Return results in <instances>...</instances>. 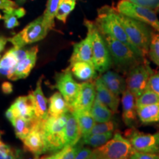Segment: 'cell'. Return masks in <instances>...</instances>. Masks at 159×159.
<instances>
[{"label": "cell", "mask_w": 159, "mask_h": 159, "mask_svg": "<svg viewBox=\"0 0 159 159\" xmlns=\"http://www.w3.org/2000/svg\"><path fill=\"white\" fill-rule=\"evenodd\" d=\"M69 112L58 117L48 116L43 121V131L47 152L56 153L66 147L65 128Z\"/></svg>", "instance_id": "cell-4"}, {"label": "cell", "mask_w": 159, "mask_h": 159, "mask_svg": "<svg viewBox=\"0 0 159 159\" xmlns=\"http://www.w3.org/2000/svg\"><path fill=\"white\" fill-rule=\"evenodd\" d=\"M153 73L148 61L136 66L128 72L126 80L127 89L138 97L148 89L149 80Z\"/></svg>", "instance_id": "cell-9"}, {"label": "cell", "mask_w": 159, "mask_h": 159, "mask_svg": "<svg viewBox=\"0 0 159 159\" xmlns=\"http://www.w3.org/2000/svg\"><path fill=\"white\" fill-rule=\"evenodd\" d=\"M0 159H22V153L20 151L16 154L8 155L0 152Z\"/></svg>", "instance_id": "cell-43"}, {"label": "cell", "mask_w": 159, "mask_h": 159, "mask_svg": "<svg viewBox=\"0 0 159 159\" xmlns=\"http://www.w3.org/2000/svg\"><path fill=\"white\" fill-rule=\"evenodd\" d=\"M33 121L27 120L25 118L19 116L16 117L11 122L13 128H14L16 136L18 139L22 141L26 138V136L30 132L32 126H33Z\"/></svg>", "instance_id": "cell-30"}, {"label": "cell", "mask_w": 159, "mask_h": 159, "mask_svg": "<svg viewBox=\"0 0 159 159\" xmlns=\"http://www.w3.org/2000/svg\"><path fill=\"white\" fill-rule=\"evenodd\" d=\"M93 152V150L89 148H84L82 147L80 150L78 151L77 156H75V159H89L91 154Z\"/></svg>", "instance_id": "cell-40"}, {"label": "cell", "mask_w": 159, "mask_h": 159, "mask_svg": "<svg viewBox=\"0 0 159 159\" xmlns=\"http://www.w3.org/2000/svg\"><path fill=\"white\" fill-rule=\"evenodd\" d=\"M84 25L87 31L90 32L92 41L93 63L98 72L102 73L109 70L112 66V61L108 46L101 32L99 30L95 22L84 20Z\"/></svg>", "instance_id": "cell-5"}, {"label": "cell", "mask_w": 159, "mask_h": 159, "mask_svg": "<svg viewBox=\"0 0 159 159\" xmlns=\"http://www.w3.org/2000/svg\"><path fill=\"white\" fill-rule=\"evenodd\" d=\"M89 159H99L98 156H97V152H95L94 149V150H93V152H92V154H91V156L90 158H89Z\"/></svg>", "instance_id": "cell-47"}, {"label": "cell", "mask_w": 159, "mask_h": 159, "mask_svg": "<svg viewBox=\"0 0 159 159\" xmlns=\"http://www.w3.org/2000/svg\"><path fill=\"white\" fill-rule=\"evenodd\" d=\"M81 138L82 136L77 117L74 113L69 112L65 128L66 146L76 144L80 141Z\"/></svg>", "instance_id": "cell-22"}, {"label": "cell", "mask_w": 159, "mask_h": 159, "mask_svg": "<svg viewBox=\"0 0 159 159\" xmlns=\"http://www.w3.org/2000/svg\"><path fill=\"white\" fill-rule=\"evenodd\" d=\"M2 19V16L1 13H0V20H1Z\"/></svg>", "instance_id": "cell-50"}, {"label": "cell", "mask_w": 159, "mask_h": 159, "mask_svg": "<svg viewBox=\"0 0 159 159\" xmlns=\"http://www.w3.org/2000/svg\"><path fill=\"white\" fill-rule=\"evenodd\" d=\"M159 97V71L153 72L149 80L148 89Z\"/></svg>", "instance_id": "cell-37"}, {"label": "cell", "mask_w": 159, "mask_h": 159, "mask_svg": "<svg viewBox=\"0 0 159 159\" xmlns=\"http://www.w3.org/2000/svg\"><path fill=\"white\" fill-rule=\"evenodd\" d=\"M96 99L95 83L91 81H85L80 83L78 95L70 112L75 111H91Z\"/></svg>", "instance_id": "cell-13"}, {"label": "cell", "mask_w": 159, "mask_h": 159, "mask_svg": "<svg viewBox=\"0 0 159 159\" xmlns=\"http://www.w3.org/2000/svg\"><path fill=\"white\" fill-rule=\"evenodd\" d=\"M116 10L119 13L146 23L159 33V19L154 9L139 6L127 0H120Z\"/></svg>", "instance_id": "cell-8"}, {"label": "cell", "mask_w": 159, "mask_h": 159, "mask_svg": "<svg viewBox=\"0 0 159 159\" xmlns=\"http://www.w3.org/2000/svg\"><path fill=\"white\" fill-rule=\"evenodd\" d=\"M139 6L155 9L158 5L159 0H127Z\"/></svg>", "instance_id": "cell-39"}, {"label": "cell", "mask_w": 159, "mask_h": 159, "mask_svg": "<svg viewBox=\"0 0 159 159\" xmlns=\"http://www.w3.org/2000/svg\"><path fill=\"white\" fill-rule=\"evenodd\" d=\"M4 20L5 27L8 30H13L19 26V19L24 17L26 14V11L24 7H12L4 10Z\"/></svg>", "instance_id": "cell-26"}, {"label": "cell", "mask_w": 159, "mask_h": 159, "mask_svg": "<svg viewBox=\"0 0 159 159\" xmlns=\"http://www.w3.org/2000/svg\"><path fill=\"white\" fill-rule=\"evenodd\" d=\"M18 62L16 55L11 48L0 59V77L12 80Z\"/></svg>", "instance_id": "cell-23"}, {"label": "cell", "mask_w": 159, "mask_h": 159, "mask_svg": "<svg viewBox=\"0 0 159 159\" xmlns=\"http://www.w3.org/2000/svg\"><path fill=\"white\" fill-rule=\"evenodd\" d=\"M1 91L3 94H11L13 91V86L10 82L5 81L2 83L1 85Z\"/></svg>", "instance_id": "cell-42"}, {"label": "cell", "mask_w": 159, "mask_h": 159, "mask_svg": "<svg viewBox=\"0 0 159 159\" xmlns=\"http://www.w3.org/2000/svg\"><path fill=\"white\" fill-rule=\"evenodd\" d=\"M122 120L126 126L134 128L137 119V107L136 104V97L128 89L122 94Z\"/></svg>", "instance_id": "cell-15"}, {"label": "cell", "mask_w": 159, "mask_h": 159, "mask_svg": "<svg viewBox=\"0 0 159 159\" xmlns=\"http://www.w3.org/2000/svg\"><path fill=\"white\" fill-rule=\"evenodd\" d=\"M61 2V0H47V7L43 17L45 25L49 31L52 30L55 26V18Z\"/></svg>", "instance_id": "cell-29"}, {"label": "cell", "mask_w": 159, "mask_h": 159, "mask_svg": "<svg viewBox=\"0 0 159 159\" xmlns=\"http://www.w3.org/2000/svg\"><path fill=\"white\" fill-rule=\"evenodd\" d=\"M99 159H129L134 152L130 141L119 133H116L108 142L94 148Z\"/></svg>", "instance_id": "cell-7"}, {"label": "cell", "mask_w": 159, "mask_h": 159, "mask_svg": "<svg viewBox=\"0 0 159 159\" xmlns=\"http://www.w3.org/2000/svg\"><path fill=\"white\" fill-rule=\"evenodd\" d=\"M35 159H57L56 158V155L55 153L52 154V156H47V157H43V158H35Z\"/></svg>", "instance_id": "cell-46"}, {"label": "cell", "mask_w": 159, "mask_h": 159, "mask_svg": "<svg viewBox=\"0 0 159 159\" xmlns=\"http://www.w3.org/2000/svg\"><path fill=\"white\" fill-rule=\"evenodd\" d=\"M108 46L112 65L119 71L128 73L136 66L146 61V57L139 55L128 45L108 35H102Z\"/></svg>", "instance_id": "cell-2"}, {"label": "cell", "mask_w": 159, "mask_h": 159, "mask_svg": "<svg viewBox=\"0 0 159 159\" xmlns=\"http://www.w3.org/2000/svg\"><path fill=\"white\" fill-rule=\"evenodd\" d=\"M26 1H27V0H16V3L18 5H23L24 3H25Z\"/></svg>", "instance_id": "cell-48"}, {"label": "cell", "mask_w": 159, "mask_h": 159, "mask_svg": "<svg viewBox=\"0 0 159 159\" xmlns=\"http://www.w3.org/2000/svg\"><path fill=\"white\" fill-rule=\"evenodd\" d=\"M91 114L97 122H105L112 120L114 113L107 105L96 98L91 108Z\"/></svg>", "instance_id": "cell-28"}, {"label": "cell", "mask_w": 159, "mask_h": 159, "mask_svg": "<svg viewBox=\"0 0 159 159\" xmlns=\"http://www.w3.org/2000/svg\"><path fill=\"white\" fill-rule=\"evenodd\" d=\"M77 0H61L55 18L63 24L66 23L67 18L76 6Z\"/></svg>", "instance_id": "cell-32"}, {"label": "cell", "mask_w": 159, "mask_h": 159, "mask_svg": "<svg viewBox=\"0 0 159 159\" xmlns=\"http://www.w3.org/2000/svg\"><path fill=\"white\" fill-rule=\"evenodd\" d=\"M129 159H159V154L148 153L134 150Z\"/></svg>", "instance_id": "cell-38"}, {"label": "cell", "mask_w": 159, "mask_h": 159, "mask_svg": "<svg viewBox=\"0 0 159 159\" xmlns=\"http://www.w3.org/2000/svg\"><path fill=\"white\" fill-rule=\"evenodd\" d=\"M113 136H114V132L92 134L84 138H81L80 141L83 145H89L94 148H97L108 142Z\"/></svg>", "instance_id": "cell-31"}, {"label": "cell", "mask_w": 159, "mask_h": 159, "mask_svg": "<svg viewBox=\"0 0 159 159\" xmlns=\"http://www.w3.org/2000/svg\"><path fill=\"white\" fill-rule=\"evenodd\" d=\"M94 83L96 87V98L103 104L107 105L113 112L116 113L118 110L120 100L119 96H117L109 90L101 80L100 77H98Z\"/></svg>", "instance_id": "cell-18"}, {"label": "cell", "mask_w": 159, "mask_h": 159, "mask_svg": "<svg viewBox=\"0 0 159 159\" xmlns=\"http://www.w3.org/2000/svg\"><path fill=\"white\" fill-rule=\"evenodd\" d=\"M71 74L77 80L82 81H90L97 76V70L94 63L79 61L70 65L68 68Z\"/></svg>", "instance_id": "cell-21"}, {"label": "cell", "mask_w": 159, "mask_h": 159, "mask_svg": "<svg viewBox=\"0 0 159 159\" xmlns=\"http://www.w3.org/2000/svg\"><path fill=\"white\" fill-rule=\"evenodd\" d=\"M95 24L102 35H108L125 43L137 54L144 57L130 41L124 27L117 17L116 8L108 5L100 7L97 12Z\"/></svg>", "instance_id": "cell-1"}, {"label": "cell", "mask_w": 159, "mask_h": 159, "mask_svg": "<svg viewBox=\"0 0 159 159\" xmlns=\"http://www.w3.org/2000/svg\"><path fill=\"white\" fill-rule=\"evenodd\" d=\"M7 41H8V39L4 36H0V55L5 49Z\"/></svg>", "instance_id": "cell-45"}, {"label": "cell", "mask_w": 159, "mask_h": 159, "mask_svg": "<svg viewBox=\"0 0 159 159\" xmlns=\"http://www.w3.org/2000/svg\"><path fill=\"white\" fill-rule=\"evenodd\" d=\"M137 116L143 124L159 122V103L138 107Z\"/></svg>", "instance_id": "cell-25"}, {"label": "cell", "mask_w": 159, "mask_h": 159, "mask_svg": "<svg viewBox=\"0 0 159 159\" xmlns=\"http://www.w3.org/2000/svg\"><path fill=\"white\" fill-rule=\"evenodd\" d=\"M83 146V143L80 141L76 144L71 146H66L62 150L56 152L57 159H75L78 151Z\"/></svg>", "instance_id": "cell-35"}, {"label": "cell", "mask_w": 159, "mask_h": 159, "mask_svg": "<svg viewBox=\"0 0 159 159\" xmlns=\"http://www.w3.org/2000/svg\"><path fill=\"white\" fill-rule=\"evenodd\" d=\"M148 55L152 63L159 66V33L155 30L152 33Z\"/></svg>", "instance_id": "cell-34"}, {"label": "cell", "mask_w": 159, "mask_h": 159, "mask_svg": "<svg viewBox=\"0 0 159 159\" xmlns=\"http://www.w3.org/2000/svg\"><path fill=\"white\" fill-rule=\"evenodd\" d=\"M72 113H74L77 119L82 138L89 136L97 123L91 111H75Z\"/></svg>", "instance_id": "cell-27"}, {"label": "cell", "mask_w": 159, "mask_h": 159, "mask_svg": "<svg viewBox=\"0 0 159 159\" xmlns=\"http://www.w3.org/2000/svg\"><path fill=\"white\" fill-rule=\"evenodd\" d=\"M49 32V30L45 25L42 15L27 25L22 30L16 34L14 36L9 38L8 41L13 44V47L22 48L26 45L43 40Z\"/></svg>", "instance_id": "cell-6"}, {"label": "cell", "mask_w": 159, "mask_h": 159, "mask_svg": "<svg viewBox=\"0 0 159 159\" xmlns=\"http://www.w3.org/2000/svg\"><path fill=\"white\" fill-rule=\"evenodd\" d=\"M84 61L93 63L92 41L90 32L87 31L86 37L73 46V52L69 60L70 65L75 62Z\"/></svg>", "instance_id": "cell-14"}, {"label": "cell", "mask_w": 159, "mask_h": 159, "mask_svg": "<svg viewBox=\"0 0 159 159\" xmlns=\"http://www.w3.org/2000/svg\"><path fill=\"white\" fill-rule=\"evenodd\" d=\"M116 123H115L114 121L113 120L108 121V122H97L94 126V128H92V130H91L89 135L114 132L115 130V128H116Z\"/></svg>", "instance_id": "cell-36"}, {"label": "cell", "mask_w": 159, "mask_h": 159, "mask_svg": "<svg viewBox=\"0 0 159 159\" xmlns=\"http://www.w3.org/2000/svg\"><path fill=\"white\" fill-rule=\"evenodd\" d=\"M99 77L105 86L117 96L122 94L127 89L126 80L118 72L108 70L102 73V76Z\"/></svg>", "instance_id": "cell-19"}, {"label": "cell", "mask_w": 159, "mask_h": 159, "mask_svg": "<svg viewBox=\"0 0 159 159\" xmlns=\"http://www.w3.org/2000/svg\"><path fill=\"white\" fill-rule=\"evenodd\" d=\"M38 52L39 48L37 46L28 49L27 55L18 62L11 80L15 81L20 79H25L28 76L36 63Z\"/></svg>", "instance_id": "cell-16"}, {"label": "cell", "mask_w": 159, "mask_h": 159, "mask_svg": "<svg viewBox=\"0 0 159 159\" xmlns=\"http://www.w3.org/2000/svg\"><path fill=\"white\" fill-rule=\"evenodd\" d=\"M17 3L12 0H0V9L7 10L12 7H17Z\"/></svg>", "instance_id": "cell-41"}, {"label": "cell", "mask_w": 159, "mask_h": 159, "mask_svg": "<svg viewBox=\"0 0 159 159\" xmlns=\"http://www.w3.org/2000/svg\"><path fill=\"white\" fill-rule=\"evenodd\" d=\"M41 83H42V78H39L35 89L30 94H31L32 99H33L35 118L43 120L49 116L48 107H47L48 101L43 93Z\"/></svg>", "instance_id": "cell-17"}, {"label": "cell", "mask_w": 159, "mask_h": 159, "mask_svg": "<svg viewBox=\"0 0 159 159\" xmlns=\"http://www.w3.org/2000/svg\"><path fill=\"white\" fill-rule=\"evenodd\" d=\"M80 85L73 79L69 69L58 73L55 78V88L62 94L69 107V111L73 106L78 95Z\"/></svg>", "instance_id": "cell-12"}, {"label": "cell", "mask_w": 159, "mask_h": 159, "mask_svg": "<svg viewBox=\"0 0 159 159\" xmlns=\"http://www.w3.org/2000/svg\"><path fill=\"white\" fill-rule=\"evenodd\" d=\"M5 116L6 117V119H7L8 121H10L11 122H13V121L17 117L14 110H13V108H12L11 106L5 111Z\"/></svg>", "instance_id": "cell-44"}, {"label": "cell", "mask_w": 159, "mask_h": 159, "mask_svg": "<svg viewBox=\"0 0 159 159\" xmlns=\"http://www.w3.org/2000/svg\"><path fill=\"white\" fill-rule=\"evenodd\" d=\"M125 137L130 141L134 150L159 154V132L144 134L131 128L126 133Z\"/></svg>", "instance_id": "cell-10"}, {"label": "cell", "mask_w": 159, "mask_h": 159, "mask_svg": "<svg viewBox=\"0 0 159 159\" xmlns=\"http://www.w3.org/2000/svg\"><path fill=\"white\" fill-rule=\"evenodd\" d=\"M117 17L130 41L146 57L148 55L153 30L146 23L117 11Z\"/></svg>", "instance_id": "cell-3"}, {"label": "cell", "mask_w": 159, "mask_h": 159, "mask_svg": "<svg viewBox=\"0 0 159 159\" xmlns=\"http://www.w3.org/2000/svg\"><path fill=\"white\" fill-rule=\"evenodd\" d=\"M154 10L156 11V13H159V3H158V5L156 6V7Z\"/></svg>", "instance_id": "cell-49"}, {"label": "cell", "mask_w": 159, "mask_h": 159, "mask_svg": "<svg viewBox=\"0 0 159 159\" xmlns=\"http://www.w3.org/2000/svg\"><path fill=\"white\" fill-rule=\"evenodd\" d=\"M159 103V97L153 91L146 89L140 96L136 97V107L146 106L152 104Z\"/></svg>", "instance_id": "cell-33"}, {"label": "cell", "mask_w": 159, "mask_h": 159, "mask_svg": "<svg viewBox=\"0 0 159 159\" xmlns=\"http://www.w3.org/2000/svg\"><path fill=\"white\" fill-rule=\"evenodd\" d=\"M48 103V114L50 116L58 117L70 111L66 101L60 92H55L52 95Z\"/></svg>", "instance_id": "cell-24"}, {"label": "cell", "mask_w": 159, "mask_h": 159, "mask_svg": "<svg viewBox=\"0 0 159 159\" xmlns=\"http://www.w3.org/2000/svg\"><path fill=\"white\" fill-rule=\"evenodd\" d=\"M43 121L44 119L42 120L36 118L33 119L30 132L22 140L25 150L34 155L35 158H39L41 155L47 153L43 131Z\"/></svg>", "instance_id": "cell-11"}, {"label": "cell", "mask_w": 159, "mask_h": 159, "mask_svg": "<svg viewBox=\"0 0 159 159\" xmlns=\"http://www.w3.org/2000/svg\"><path fill=\"white\" fill-rule=\"evenodd\" d=\"M11 107L14 110L17 117H22L30 121L35 119L33 99L30 94L27 96L18 97L11 105Z\"/></svg>", "instance_id": "cell-20"}]
</instances>
